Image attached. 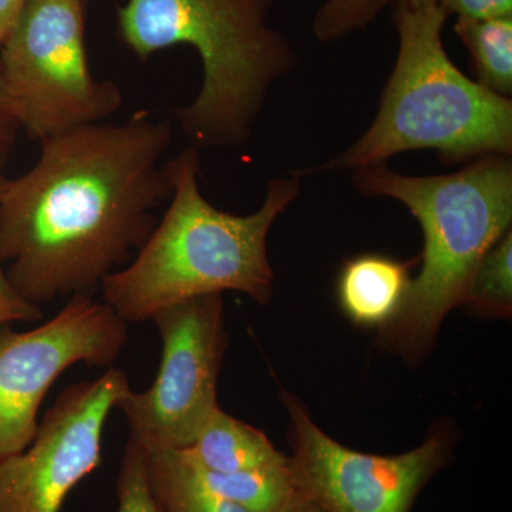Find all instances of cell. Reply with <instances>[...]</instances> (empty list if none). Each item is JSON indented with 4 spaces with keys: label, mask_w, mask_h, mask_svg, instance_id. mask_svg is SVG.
<instances>
[{
    "label": "cell",
    "mask_w": 512,
    "mask_h": 512,
    "mask_svg": "<svg viewBox=\"0 0 512 512\" xmlns=\"http://www.w3.org/2000/svg\"><path fill=\"white\" fill-rule=\"evenodd\" d=\"M356 190L399 201L420 222L421 271L399 316L380 342L417 365L436 342L441 323L463 305L478 264L512 222L511 156L480 158L458 173L412 177L386 163L353 171Z\"/></svg>",
    "instance_id": "5"
},
{
    "label": "cell",
    "mask_w": 512,
    "mask_h": 512,
    "mask_svg": "<svg viewBox=\"0 0 512 512\" xmlns=\"http://www.w3.org/2000/svg\"><path fill=\"white\" fill-rule=\"evenodd\" d=\"M87 0H26L0 47V79L20 131L33 140L101 123L123 93L96 79L86 49Z\"/></svg>",
    "instance_id": "6"
},
{
    "label": "cell",
    "mask_w": 512,
    "mask_h": 512,
    "mask_svg": "<svg viewBox=\"0 0 512 512\" xmlns=\"http://www.w3.org/2000/svg\"><path fill=\"white\" fill-rule=\"evenodd\" d=\"M144 456L148 483L161 512H248L208 490L180 450H144Z\"/></svg>",
    "instance_id": "13"
},
{
    "label": "cell",
    "mask_w": 512,
    "mask_h": 512,
    "mask_svg": "<svg viewBox=\"0 0 512 512\" xmlns=\"http://www.w3.org/2000/svg\"><path fill=\"white\" fill-rule=\"evenodd\" d=\"M192 466L215 473H235L288 463L264 431L222 412L220 407L204 424L190 447L180 450Z\"/></svg>",
    "instance_id": "12"
},
{
    "label": "cell",
    "mask_w": 512,
    "mask_h": 512,
    "mask_svg": "<svg viewBox=\"0 0 512 512\" xmlns=\"http://www.w3.org/2000/svg\"><path fill=\"white\" fill-rule=\"evenodd\" d=\"M463 305L484 318H511L512 229L485 252L468 285Z\"/></svg>",
    "instance_id": "16"
},
{
    "label": "cell",
    "mask_w": 512,
    "mask_h": 512,
    "mask_svg": "<svg viewBox=\"0 0 512 512\" xmlns=\"http://www.w3.org/2000/svg\"><path fill=\"white\" fill-rule=\"evenodd\" d=\"M278 512H326L315 500H312L308 495L303 494L302 491H293L291 497L286 500L282 505L281 510Z\"/></svg>",
    "instance_id": "23"
},
{
    "label": "cell",
    "mask_w": 512,
    "mask_h": 512,
    "mask_svg": "<svg viewBox=\"0 0 512 512\" xmlns=\"http://www.w3.org/2000/svg\"><path fill=\"white\" fill-rule=\"evenodd\" d=\"M117 512H161L148 483L144 450L128 439L117 477Z\"/></svg>",
    "instance_id": "18"
},
{
    "label": "cell",
    "mask_w": 512,
    "mask_h": 512,
    "mask_svg": "<svg viewBox=\"0 0 512 512\" xmlns=\"http://www.w3.org/2000/svg\"><path fill=\"white\" fill-rule=\"evenodd\" d=\"M26 0H0V47L15 26Z\"/></svg>",
    "instance_id": "22"
},
{
    "label": "cell",
    "mask_w": 512,
    "mask_h": 512,
    "mask_svg": "<svg viewBox=\"0 0 512 512\" xmlns=\"http://www.w3.org/2000/svg\"><path fill=\"white\" fill-rule=\"evenodd\" d=\"M412 265L377 254L349 259L338 278L340 309L357 326L387 328L409 296Z\"/></svg>",
    "instance_id": "11"
},
{
    "label": "cell",
    "mask_w": 512,
    "mask_h": 512,
    "mask_svg": "<svg viewBox=\"0 0 512 512\" xmlns=\"http://www.w3.org/2000/svg\"><path fill=\"white\" fill-rule=\"evenodd\" d=\"M397 0H326L313 18L312 32L322 43L367 28L384 8Z\"/></svg>",
    "instance_id": "17"
},
{
    "label": "cell",
    "mask_w": 512,
    "mask_h": 512,
    "mask_svg": "<svg viewBox=\"0 0 512 512\" xmlns=\"http://www.w3.org/2000/svg\"><path fill=\"white\" fill-rule=\"evenodd\" d=\"M274 0H127L120 35L140 60L187 45L201 57L200 93L174 111L194 147L247 143L272 84L295 66V53L268 23Z\"/></svg>",
    "instance_id": "4"
},
{
    "label": "cell",
    "mask_w": 512,
    "mask_h": 512,
    "mask_svg": "<svg viewBox=\"0 0 512 512\" xmlns=\"http://www.w3.org/2000/svg\"><path fill=\"white\" fill-rule=\"evenodd\" d=\"M447 16L487 19L512 16V0H436Z\"/></svg>",
    "instance_id": "20"
},
{
    "label": "cell",
    "mask_w": 512,
    "mask_h": 512,
    "mask_svg": "<svg viewBox=\"0 0 512 512\" xmlns=\"http://www.w3.org/2000/svg\"><path fill=\"white\" fill-rule=\"evenodd\" d=\"M168 165L170 207L136 259L103 279V302L126 323L147 322L168 306L225 291L268 305L274 295L268 234L301 194V178H274L258 211L235 215L217 210L201 194L197 147L185 148Z\"/></svg>",
    "instance_id": "2"
},
{
    "label": "cell",
    "mask_w": 512,
    "mask_h": 512,
    "mask_svg": "<svg viewBox=\"0 0 512 512\" xmlns=\"http://www.w3.org/2000/svg\"><path fill=\"white\" fill-rule=\"evenodd\" d=\"M127 339V323L87 295L72 296L55 318L28 332L0 326V460L35 439L40 406L69 367H109Z\"/></svg>",
    "instance_id": "9"
},
{
    "label": "cell",
    "mask_w": 512,
    "mask_h": 512,
    "mask_svg": "<svg viewBox=\"0 0 512 512\" xmlns=\"http://www.w3.org/2000/svg\"><path fill=\"white\" fill-rule=\"evenodd\" d=\"M6 178L3 177V174H0V195H2L3 188H5Z\"/></svg>",
    "instance_id": "24"
},
{
    "label": "cell",
    "mask_w": 512,
    "mask_h": 512,
    "mask_svg": "<svg viewBox=\"0 0 512 512\" xmlns=\"http://www.w3.org/2000/svg\"><path fill=\"white\" fill-rule=\"evenodd\" d=\"M131 392L123 370L72 384L57 397L25 450L0 460V512H60L77 484L103 463L111 410Z\"/></svg>",
    "instance_id": "10"
},
{
    "label": "cell",
    "mask_w": 512,
    "mask_h": 512,
    "mask_svg": "<svg viewBox=\"0 0 512 512\" xmlns=\"http://www.w3.org/2000/svg\"><path fill=\"white\" fill-rule=\"evenodd\" d=\"M454 32L470 52L477 83L488 92L511 99L512 16L457 18Z\"/></svg>",
    "instance_id": "14"
},
{
    "label": "cell",
    "mask_w": 512,
    "mask_h": 512,
    "mask_svg": "<svg viewBox=\"0 0 512 512\" xmlns=\"http://www.w3.org/2000/svg\"><path fill=\"white\" fill-rule=\"evenodd\" d=\"M19 133L18 121L13 116L12 109H10L2 79H0V174H2L3 167L8 163L10 154L15 148Z\"/></svg>",
    "instance_id": "21"
},
{
    "label": "cell",
    "mask_w": 512,
    "mask_h": 512,
    "mask_svg": "<svg viewBox=\"0 0 512 512\" xmlns=\"http://www.w3.org/2000/svg\"><path fill=\"white\" fill-rule=\"evenodd\" d=\"M190 466L208 490L248 512H278L295 491L289 460L278 466L235 473H215Z\"/></svg>",
    "instance_id": "15"
},
{
    "label": "cell",
    "mask_w": 512,
    "mask_h": 512,
    "mask_svg": "<svg viewBox=\"0 0 512 512\" xmlns=\"http://www.w3.org/2000/svg\"><path fill=\"white\" fill-rule=\"evenodd\" d=\"M43 318L40 306L26 301L9 281L0 259V326L13 322H36Z\"/></svg>",
    "instance_id": "19"
},
{
    "label": "cell",
    "mask_w": 512,
    "mask_h": 512,
    "mask_svg": "<svg viewBox=\"0 0 512 512\" xmlns=\"http://www.w3.org/2000/svg\"><path fill=\"white\" fill-rule=\"evenodd\" d=\"M171 140L167 120L138 111L40 141L39 160L0 195V259L26 301L92 296L143 247L173 194Z\"/></svg>",
    "instance_id": "1"
},
{
    "label": "cell",
    "mask_w": 512,
    "mask_h": 512,
    "mask_svg": "<svg viewBox=\"0 0 512 512\" xmlns=\"http://www.w3.org/2000/svg\"><path fill=\"white\" fill-rule=\"evenodd\" d=\"M447 18L436 0H397L399 53L372 126L328 163L288 174L302 180L355 171L414 150L436 151L446 164L511 156L512 101L488 92L451 62L443 45Z\"/></svg>",
    "instance_id": "3"
},
{
    "label": "cell",
    "mask_w": 512,
    "mask_h": 512,
    "mask_svg": "<svg viewBox=\"0 0 512 512\" xmlns=\"http://www.w3.org/2000/svg\"><path fill=\"white\" fill-rule=\"evenodd\" d=\"M161 338L156 380L146 392L127 393L116 404L130 439L144 450H183L218 409L217 383L227 349L222 295L168 306L153 316Z\"/></svg>",
    "instance_id": "7"
},
{
    "label": "cell",
    "mask_w": 512,
    "mask_h": 512,
    "mask_svg": "<svg viewBox=\"0 0 512 512\" xmlns=\"http://www.w3.org/2000/svg\"><path fill=\"white\" fill-rule=\"evenodd\" d=\"M281 399L291 419L293 484L326 512H412L453 453V430L443 424L399 456L352 450L320 430L298 397L282 390Z\"/></svg>",
    "instance_id": "8"
}]
</instances>
